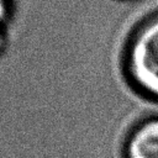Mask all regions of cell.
<instances>
[{"mask_svg":"<svg viewBox=\"0 0 158 158\" xmlns=\"http://www.w3.org/2000/svg\"><path fill=\"white\" fill-rule=\"evenodd\" d=\"M123 67L132 88L158 102V12L142 21L128 38Z\"/></svg>","mask_w":158,"mask_h":158,"instance_id":"cell-1","label":"cell"},{"mask_svg":"<svg viewBox=\"0 0 158 158\" xmlns=\"http://www.w3.org/2000/svg\"><path fill=\"white\" fill-rule=\"evenodd\" d=\"M123 158H158V116L137 122L123 144Z\"/></svg>","mask_w":158,"mask_h":158,"instance_id":"cell-2","label":"cell"},{"mask_svg":"<svg viewBox=\"0 0 158 158\" xmlns=\"http://www.w3.org/2000/svg\"><path fill=\"white\" fill-rule=\"evenodd\" d=\"M16 12L15 0H0V32H7Z\"/></svg>","mask_w":158,"mask_h":158,"instance_id":"cell-3","label":"cell"},{"mask_svg":"<svg viewBox=\"0 0 158 158\" xmlns=\"http://www.w3.org/2000/svg\"><path fill=\"white\" fill-rule=\"evenodd\" d=\"M9 44V35L7 32H0V59L2 58L4 53L6 52Z\"/></svg>","mask_w":158,"mask_h":158,"instance_id":"cell-4","label":"cell"},{"mask_svg":"<svg viewBox=\"0 0 158 158\" xmlns=\"http://www.w3.org/2000/svg\"><path fill=\"white\" fill-rule=\"evenodd\" d=\"M120 1H136V0H120Z\"/></svg>","mask_w":158,"mask_h":158,"instance_id":"cell-5","label":"cell"}]
</instances>
